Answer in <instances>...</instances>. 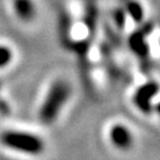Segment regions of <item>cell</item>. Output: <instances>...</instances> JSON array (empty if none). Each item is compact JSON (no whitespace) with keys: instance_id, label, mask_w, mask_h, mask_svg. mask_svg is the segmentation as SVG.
I'll return each mask as SVG.
<instances>
[{"instance_id":"6da1fadb","label":"cell","mask_w":160,"mask_h":160,"mask_svg":"<svg viewBox=\"0 0 160 160\" xmlns=\"http://www.w3.org/2000/svg\"><path fill=\"white\" fill-rule=\"evenodd\" d=\"M71 96V86L65 80H55L52 82L43 103L40 106L39 118L43 123L49 125L58 118L63 107Z\"/></svg>"},{"instance_id":"5b68a950","label":"cell","mask_w":160,"mask_h":160,"mask_svg":"<svg viewBox=\"0 0 160 160\" xmlns=\"http://www.w3.org/2000/svg\"><path fill=\"white\" fill-rule=\"evenodd\" d=\"M109 137H110V140H112L113 145L120 149L129 148L132 145V141H133L131 132L122 125H115L110 129Z\"/></svg>"},{"instance_id":"277c9868","label":"cell","mask_w":160,"mask_h":160,"mask_svg":"<svg viewBox=\"0 0 160 160\" xmlns=\"http://www.w3.org/2000/svg\"><path fill=\"white\" fill-rule=\"evenodd\" d=\"M158 95V84L155 82L145 83L138 88L134 95V103L143 113H149L152 110V101Z\"/></svg>"},{"instance_id":"3957f363","label":"cell","mask_w":160,"mask_h":160,"mask_svg":"<svg viewBox=\"0 0 160 160\" xmlns=\"http://www.w3.org/2000/svg\"><path fill=\"white\" fill-rule=\"evenodd\" d=\"M8 11L20 24H32L38 16V5L36 0H8Z\"/></svg>"},{"instance_id":"7a4b0ae2","label":"cell","mask_w":160,"mask_h":160,"mask_svg":"<svg viewBox=\"0 0 160 160\" xmlns=\"http://www.w3.org/2000/svg\"><path fill=\"white\" fill-rule=\"evenodd\" d=\"M1 143L22 153L28 154H39L44 151V142L43 140L28 132L22 131H6L0 137Z\"/></svg>"},{"instance_id":"8992f818","label":"cell","mask_w":160,"mask_h":160,"mask_svg":"<svg viewBox=\"0 0 160 160\" xmlns=\"http://www.w3.org/2000/svg\"><path fill=\"white\" fill-rule=\"evenodd\" d=\"M17 57L16 48L10 42L0 39V70L10 67Z\"/></svg>"}]
</instances>
